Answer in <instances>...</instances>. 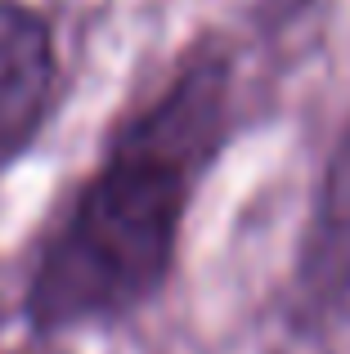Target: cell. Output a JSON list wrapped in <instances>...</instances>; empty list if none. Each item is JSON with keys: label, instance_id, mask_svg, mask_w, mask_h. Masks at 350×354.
<instances>
[{"label": "cell", "instance_id": "6da1fadb", "mask_svg": "<svg viewBox=\"0 0 350 354\" xmlns=\"http://www.w3.org/2000/svg\"><path fill=\"white\" fill-rule=\"evenodd\" d=\"M229 95L234 59L202 41L117 126L108 157L81 184L32 269L23 310L36 332L117 323L162 292L189 198L225 139Z\"/></svg>", "mask_w": 350, "mask_h": 354}, {"label": "cell", "instance_id": "7a4b0ae2", "mask_svg": "<svg viewBox=\"0 0 350 354\" xmlns=\"http://www.w3.org/2000/svg\"><path fill=\"white\" fill-rule=\"evenodd\" d=\"M59 90L54 32L36 9L0 0V166L32 144Z\"/></svg>", "mask_w": 350, "mask_h": 354}, {"label": "cell", "instance_id": "3957f363", "mask_svg": "<svg viewBox=\"0 0 350 354\" xmlns=\"http://www.w3.org/2000/svg\"><path fill=\"white\" fill-rule=\"evenodd\" d=\"M306 283L319 287L324 296L342 292L350 283V126L319 184L315 225L306 242Z\"/></svg>", "mask_w": 350, "mask_h": 354}]
</instances>
